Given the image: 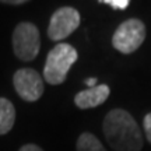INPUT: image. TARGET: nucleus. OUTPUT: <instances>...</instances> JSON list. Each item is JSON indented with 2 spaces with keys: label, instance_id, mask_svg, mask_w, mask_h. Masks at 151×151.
<instances>
[{
  "label": "nucleus",
  "instance_id": "obj_9",
  "mask_svg": "<svg viewBox=\"0 0 151 151\" xmlns=\"http://www.w3.org/2000/svg\"><path fill=\"white\" fill-rule=\"evenodd\" d=\"M76 150L77 151H106L105 147L101 144V141L98 140L92 133H83L77 139L76 143Z\"/></svg>",
  "mask_w": 151,
  "mask_h": 151
},
{
  "label": "nucleus",
  "instance_id": "obj_10",
  "mask_svg": "<svg viewBox=\"0 0 151 151\" xmlns=\"http://www.w3.org/2000/svg\"><path fill=\"white\" fill-rule=\"evenodd\" d=\"M99 1L109 4L115 10H124L130 3V0H99Z\"/></svg>",
  "mask_w": 151,
  "mask_h": 151
},
{
  "label": "nucleus",
  "instance_id": "obj_14",
  "mask_svg": "<svg viewBox=\"0 0 151 151\" xmlns=\"http://www.w3.org/2000/svg\"><path fill=\"white\" fill-rule=\"evenodd\" d=\"M1 3H7V4H21V3H25L28 0H0Z\"/></svg>",
  "mask_w": 151,
  "mask_h": 151
},
{
  "label": "nucleus",
  "instance_id": "obj_8",
  "mask_svg": "<svg viewBox=\"0 0 151 151\" xmlns=\"http://www.w3.org/2000/svg\"><path fill=\"white\" fill-rule=\"evenodd\" d=\"M16 122V109L14 105L6 99L0 98V136L9 133Z\"/></svg>",
  "mask_w": 151,
  "mask_h": 151
},
{
  "label": "nucleus",
  "instance_id": "obj_5",
  "mask_svg": "<svg viewBox=\"0 0 151 151\" xmlns=\"http://www.w3.org/2000/svg\"><path fill=\"white\" fill-rule=\"evenodd\" d=\"M17 94L27 102H35L43 94V81L37 70L20 69L13 77Z\"/></svg>",
  "mask_w": 151,
  "mask_h": 151
},
{
  "label": "nucleus",
  "instance_id": "obj_2",
  "mask_svg": "<svg viewBox=\"0 0 151 151\" xmlns=\"http://www.w3.org/2000/svg\"><path fill=\"white\" fill-rule=\"evenodd\" d=\"M78 58L77 50L69 43L56 45L46 58V63L43 67V78L52 86L62 84L66 80V76L70 67L76 63Z\"/></svg>",
  "mask_w": 151,
  "mask_h": 151
},
{
  "label": "nucleus",
  "instance_id": "obj_12",
  "mask_svg": "<svg viewBox=\"0 0 151 151\" xmlns=\"http://www.w3.org/2000/svg\"><path fill=\"white\" fill-rule=\"evenodd\" d=\"M18 151H43V150L39 146H37V144H25Z\"/></svg>",
  "mask_w": 151,
  "mask_h": 151
},
{
  "label": "nucleus",
  "instance_id": "obj_11",
  "mask_svg": "<svg viewBox=\"0 0 151 151\" xmlns=\"http://www.w3.org/2000/svg\"><path fill=\"white\" fill-rule=\"evenodd\" d=\"M144 132H146L147 140L151 143V112L144 116Z\"/></svg>",
  "mask_w": 151,
  "mask_h": 151
},
{
  "label": "nucleus",
  "instance_id": "obj_4",
  "mask_svg": "<svg viewBox=\"0 0 151 151\" xmlns=\"http://www.w3.org/2000/svg\"><path fill=\"white\" fill-rule=\"evenodd\" d=\"M146 39V27L137 18H130L122 22L115 31L112 38V45L115 49L124 55L133 53L140 48Z\"/></svg>",
  "mask_w": 151,
  "mask_h": 151
},
{
  "label": "nucleus",
  "instance_id": "obj_3",
  "mask_svg": "<svg viewBox=\"0 0 151 151\" xmlns=\"http://www.w3.org/2000/svg\"><path fill=\"white\" fill-rule=\"evenodd\" d=\"M41 38L38 28L31 22L18 24L13 32V49L18 59L31 62L38 56Z\"/></svg>",
  "mask_w": 151,
  "mask_h": 151
},
{
  "label": "nucleus",
  "instance_id": "obj_1",
  "mask_svg": "<svg viewBox=\"0 0 151 151\" xmlns=\"http://www.w3.org/2000/svg\"><path fill=\"white\" fill-rule=\"evenodd\" d=\"M104 134L115 151H141L143 134L134 118L124 109H113L104 119Z\"/></svg>",
  "mask_w": 151,
  "mask_h": 151
},
{
  "label": "nucleus",
  "instance_id": "obj_6",
  "mask_svg": "<svg viewBox=\"0 0 151 151\" xmlns=\"http://www.w3.org/2000/svg\"><path fill=\"white\" fill-rule=\"evenodd\" d=\"M80 25V14L73 7H62L50 18L48 35L52 41H62L73 34Z\"/></svg>",
  "mask_w": 151,
  "mask_h": 151
},
{
  "label": "nucleus",
  "instance_id": "obj_7",
  "mask_svg": "<svg viewBox=\"0 0 151 151\" xmlns=\"http://www.w3.org/2000/svg\"><path fill=\"white\" fill-rule=\"evenodd\" d=\"M109 92L111 90L106 84H99L97 87L80 91L74 97V104L80 109L95 108L106 101V98L109 97Z\"/></svg>",
  "mask_w": 151,
  "mask_h": 151
},
{
  "label": "nucleus",
  "instance_id": "obj_13",
  "mask_svg": "<svg viewBox=\"0 0 151 151\" xmlns=\"http://www.w3.org/2000/svg\"><path fill=\"white\" fill-rule=\"evenodd\" d=\"M86 84L88 86V88H92V87H97V78L95 77H91V78H87Z\"/></svg>",
  "mask_w": 151,
  "mask_h": 151
}]
</instances>
